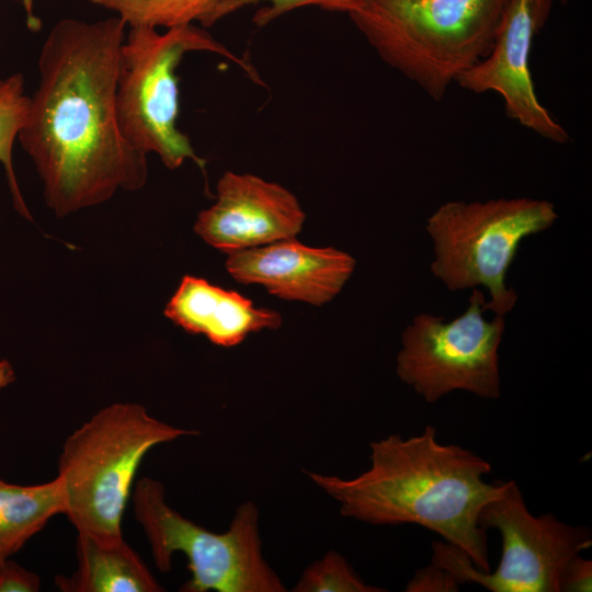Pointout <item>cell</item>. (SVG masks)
<instances>
[{
	"instance_id": "5b68a950",
	"label": "cell",
	"mask_w": 592,
	"mask_h": 592,
	"mask_svg": "<svg viewBox=\"0 0 592 592\" xmlns=\"http://www.w3.org/2000/svg\"><path fill=\"white\" fill-rule=\"evenodd\" d=\"M121 48L116 90V114L122 135L138 151L156 153L169 169L193 160L202 170L190 138L178 126L179 79L177 69L192 52L218 54L236 62L254 82L259 73L207 31L186 24L159 31L127 26Z\"/></svg>"
},
{
	"instance_id": "8fae6325",
	"label": "cell",
	"mask_w": 592,
	"mask_h": 592,
	"mask_svg": "<svg viewBox=\"0 0 592 592\" xmlns=\"http://www.w3.org/2000/svg\"><path fill=\"white\" fill-rule=\"evenodd\" d=\"M216 191L215 204L198 214L194 231L227 254L295 238L303 228L306 215L298 200L278 183L226 171Z\"/></svg>"
},
{
	"instance_id": "44dd1931",
	"label": "cell",
	"mask_w": 592,
	"mask_h": 592,
	"mask_svg": "<svg viewBox=\"0 0 592 592\" xmlns=\"http://www.w3.org/2000/svg\"><path fill=\"white\" fill-rule=\"evenodd\" d=\"M41 589L39 577L15 561L0 562V592H36Z\"/></svg>"
},
{
	"instance_id": "9a60e30c",
	"label": "cell",
	"mask_w": 592,
	"mask_h": 592,
	"mask_svg": "<svg viewBox=\"0 0 592 592\" xmlns=\"http://www.w3.org/2000/svg\"><path fill=\"white\" fill-rule=\"evenodd\" d=\"M60 480L30 486L0 479V562L16 554L57 514H64Z\"/></svg>"
},
{
	"instance_id": "7c38bea8",
	"label": "cell",
	"mask_w": 592,
	"mask_h": 592,
	"mask_svg": "<svg viewBox=\"0 0 592 592\" xmlns=\"http://www.w3.org/2000/svg\"><path fill=\"white\" fill-rule=\"evenodd\" d=\"M355 259L332 247L314 248L295 238L228 254L226 270L241 284H259L286 300L323 305L337 296Z\"/></svg>"
},
{
	"instance_id": "30bf717a",
	"label": "cell",
	"mask_w": 592,
	"mask_h": 592,
	"mask_svg": "<svg viewBox=\"0 0 592 592\" xmlns=\"http://www.w3.org/2000/svg\"><path fill=\"white\" fill-rule=\"evenodd\" d=\"M554 1L508 0L490 53L455 83L475 94L501 95L509 118L542 138L566 144L570 136L540 103L530 70L534 38L548 20Z\"/></svg>"
},
{
	"instance_id": "6da1fadb",
	"label": "cell",
	"mask_w": 592,
	"mask_h": 592,
	"mask_svg": "<svg viewBox=\"0 0 592 592\" xmlns=\"http://www.w3.org/2000/svg\"><path fill=\"white\" fill-rule=\"evenodd\" d=\"M126 31L117 15L65 18L41 47L38 81L18 141L57 217L104 203L118 190H139L147 181V155L124 138L116 114Z\"/></svg>"
},
{
	"instance_id": "ffe728a7",
	"label": "cell",
	"mask_w": 592,
	"mask_h": 592,
	"mask_svg": "<svg viewBox=\"0 0 592 592\" xmlns=\"http://www.w3.org/2000/svg\"><path fill=\"white\" fill-rule=\"evenodd\" d=\"M458 581L446 570L431 563L415 572L406 587L407 592H453Z\"/></svg>"
},
{
	"instance_id": "4fadbf2b",
	"label": "cell",
	"mask_w": 592,
	"mask_h": 592,
	"mask_svg": "<svg viewBox=\"0 0 592 592\" xmlns=\"http://www.w3.org/2000/svg\"><path fill=\"white\" fill-rule=\"evenodd\" d=\"M164 315L185 331L204 334L220 346L237 345L252 332L277 329L282 325L278 312L255 307L235 291L191 275L182 278Z\"/></svg>"
},
{
	"instance_id": "ba28073f",
	"label": "cell",
	"mask_w": 592,
	"mask_h": 592,
	"mask_svg": "<svg viewBox=\"0 0 592 592\" xmlns=\"http://www.w3.org/2000/svg\"><path fill=\"white\" fill-rule=\"evenodd\" d=\"M478 522L485 530H498L502 537V556L494 571L479 570L462 549L447 542H433L432 563L459 584L475 582L491 592H560L569 561L592 545L585 526L566 524L553 513L534 516L512 480L501 496L483 506Z\"/></svg>"
},
{
	"instance_id": "603a6c76",
	"label": "cell",
	"mask_w": 592,
	"mask_h": 592,
	"mask_svg": "<svg viewBox=\"0 0 592 592\" xmlns=\"http://www.w3.org/2000/svg\"><path fill=\"white\" fill-rule=\"evenodd\" d=\"M25 12L26 25L30 31L37 32L42 29V21L36 15L34 9V0H20Z\"/></svg>"
},
{
	"instance_id": "277c9868",
	"label": "cell",
	"mask_w": 592,
	"mask_h": 592,
	"mask_svg": "<svg viewBox=\"0 0 592 592\" xmlns=\"http://www.w3.org/2000/svg\"><path fill=\"white\" fill-rule=\"evenodd\" d=\"M195 430L175 428L136 402H116L95 412L71 434L58 458L65 512L78 534L123 538L122 519L143 458L155 446Z\"/></svg>"
},
{
	"instance_id": "52a82bcc",
	"label": "cell",
	"mask_w": 592,
	"mask_h": 592,
	"mask_svg": "<svg viewBox=\"0 0 592 592\" xmlns=\"http://www.w3.org/2000/svg\"><path fill=\"white\" fill-rule=\"evenodd\" d=\"M557 218L554 204L546 200L446 202L426 219L435 251L431 271L451 291L487 287L491 299L482 310L504 316L517 300L505 275L520 242L551 227Z\"/></svg>"
},
{
	"instance_id": "8992f818",
	"label": "cell",
	"mask_w": 592,
	"mask_h": 592,
	"mask_svg": "<svg viewBox=\"0 0 592 592\" xmlns=\"http://www.w3.org/2000/svg\"><path fill=\"white\" fill-rule=\"evenodd\" d=\"M130 498L158 570L170 571L175 553L186 557L191 576L180 591H286L263 557L259 511L252 501L238 506L226 532L215 533L171 508L164 486L156 479L137 480Z\"/></svg>"
},
{
	"instance_id": "2e32d148",
	"label": "cell",
	"mask_w": 592,
	"mask_h": 592,
	"mask_svg": "<svg viewBox=\"0 0 592 592\" xmlns=\"http://www.w3.org/2000/svg\"><path fill=\"white\" fill-rule=\"evenodd\" d=\"M114 12L127 26L170 29L200 22L213 25L217 9L227 0H88Z\"/></svg>"
},
{
	"instance_id": "cb8c5ba5",
	"label": "cell",
	"mask_w": 592,
	"mask_h": 592,
	"mask_svg": "<svg viewBox=\"0 0 592 592\" xmlns=\"http://www.w3.org/2000/svg\"><path fill=\"white\" fill-rule=\"evenodd\" d=\"M15 380V372L8 360H0V389L9 386Z\"/></svg>"
},
{
	"instance_id": "3957f363",
	"label": "cell",
	"mask_w": 592,
	"mask_h": 592,
	"mask_svg": "<svg viewBox=\"0 0 592 592\" xmlns=\"http://www.w3.org/2000/svg\"><path fill=\"white\" fill-rule=\"evenodd\" d=\"M508 0H369L349 14L389 67L441 101L491 50Z\"/></svg>"
},
{
	"instance_id": "9c48e42d",
	"label": "cell",
	"mask_w": 592,
	"mask_h": 592,
	"mask_svg": "<svg viewBox=\"0 0 592 592\" xmlns=\"http://www.w3.org/2000/svg\"><path fill=\"white\" fill-rule=\"evenodd\" d=\"M482 293L473 288L469 307L444 323L442 317L420 314L401 335L397 355L398 377L433 403L453 390L497 399L501 394L498 349L503 316H482Z\"/></svg>"
},
{
	"instance_id": "ac0fdd59",
	"label": "cell",
	"mask_w": 592,
	"mask_h": 592,
	"mask_svg": "<svg viewBox=\"0 0 592 592\" xmlns=\"http://www.w3.org/2000/svg\"><path fill=\"white\" fill-rule=\"evenodd\" d=\"M293 591L383 592L385 589L365 583L342 555L330 550L304 570Z\"/></svg>"
},
{
	"instance_id": "e0dca14e",
	"label": "cell",
	"mask_w": 592,
	"mask_h": 592,
	"mask_svg": "<svg viewBox=\"0 0 592 592\" xmlns=\"http://www.w3.org/2000/svg\"><path fill=\"white\" fill-rule=\"evenodd\" d=\"M29 104L22 73L0 79V163L4 168L13 206L19 214L31 219V214L21 194L12 160L13 146L24 123Z\"/></svg>"
},
{
	"instance_id": "7a4b0ae2",
	"label": "cell",
	"mask_w": 592,
	"mask_h": 592,
	"mask_svg": "<svg viewBox=\"0 0 592 592\" xmlns=\"http://www.w3.org/2000/svg\"><path fill=\"white\" fill-rule=\"evenodd\" d=\"M491 465L456 444H442L426 425L419 435L371 443V467L351 479L308 473L334 499L343 516L372 525L417 524L462 549L490 571L486 530L478 519L509 481L488 483Z\"/></svg>"
},
{
	"instance_id": "d6986e66",
	"label": "cell",
	"mask_w": 592,
	"mask_h": 592,
	"mask_svg": "<svg viewBox=\"0 0 592 592\" xmlns=\"http://www.w3.org/2000/svg\"><path fill=\"white\" fill-rule=\"evenodd\" d=\"M369 0H227L216 11L213 24L220 19L252 4L264 3L254 14L252 21L265 26L275 19L295 9L316 5L331 12L352 13L363 8Z\"/></svg>"
},
{
	"instance_id": "7402d4cb",
	"label": "cell",
	"mask_w": 592,
	"mask_h": 592,
	"mask_svg": "<svg viewBox=\"0 0 592 592\" xmlns=\"http://www.w3.org/2000/svg\"><path fill=\"white\" fill-rule=\"evenodd\" d=\"M591 583L592 561L581 555L574 556L562 572L560 592H590Z\"/></svg>"
},
{
	"instance_id": "5bb4252c",
	"label": "cell",
	"mask_w": 592,
	"mask_h": 592,
	"mask_svg": "<svg viewBox=\"0 0 592 592\" xmlns=\"http://www.w3.org/2000/svg\"><path fill=\"white\" fill-rule=\"evenodd\" d=\"M77 569L70 576H57L55 583L64 592H160L156 580L139 555L124 540H103L78 534Z\"/></svg>"
}]
</instances>
